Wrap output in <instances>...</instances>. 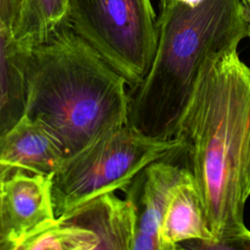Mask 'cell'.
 I'll return each instance as SVG.
<instances>
[{"instance_id":"52a82bcc","label":"cell","mask_w":250,"mask_h":250,"mask_svg":"<svg viewBox=\"0 0 250 250\" xmlns=\"http://www.w3.org/2000/svg\"><path fill=\"white\" fill-rule=\"evenodd\" d=\"M192 179L187 166L161 159L147 165L124 191L134 203L137 231L132 250H163L159 228L166 207L183 183Z\"/></svg>"},{"instance_id":"ba28073f","label":"cell","mask_w":250,"mask_h":250,"mask_svg":"<svg viewBox=\"0 0 250 250\" xmlns=\"http://www.w3.org/2000/svg\"><path fill=\"white\" fill-rule=\"evenodd\" d=\"M65 157L62 146L50 129L26 114L0 134V168L51 175Z\"/></svg>"},{"instance_id":"8992f818","label":"cell","mask_w":250,"mask_h":250,"mask_svg":"<svg viewBox=\"0 0 250 250\" xmlns=\"http://www.w3.org/2000/svg\"><path fill=\"white\" fill-rule=\"evenodd\" d=\"M53 174L13 170L0 184L2 250H17L20 242L57 216L52 193Z\"/></svg>"},{"instance_id":"9a60e30c","label":"cell","mask_w":250,"mask_h":250,"mask_svg":"<svg viewBox=\"0 0 250 250\" xmlns=\"http://www.w3.org/2000/svg\"><path fill=\"white\" fill-rule=\"evenodd\" d=\"M12 171H13V170H10V169L0 168V184L2 183V181H3Z\"/></svg>"},{"instance_id":"2e32d148","label":"cell","mask_w":250,"mask_h":250,"mask_svg":"<svg viewBox=\"0 0 250 250\" xmlns=\"http://www.w3.org/2000/svg\"><path fill=\"white\" fill-rule=\"evenodd\" d=\"M0 250H2V237H1V230H0Z\"/></svg>"},{"instance_id":"277c9868","label":"cell","mask_w":250,"mask_h":250,"mask_svg":"<svg viewBox=\"0 0 250 250\" xmlns=\"http://www.w3.org/2000/svg\"><path fill=\"white\" fill-rule=\"evenodd\" d=\"M178 138L145 135L129 125L103 135L80 151L67 156L53 174L56 216H62L106 192L125 191L150 163L180 153Z\"/></svg>"},{"instance_id":"3957f363","label":"cell","mask_w":250,"mask_h":250,"mask_svg":"<svg viewBox=\"0 0 250 250\" xmlns=\"http://www.w3.org/2000/svg\"><path fill=\"white\" fill-rule=\"evenodd\" d=\"M247 37L241 0H169L160 5L149 70L129 90L128 124L157 139L175 138L209 60Z\"/></svg>"},{"instance_id":"7a4b0ae2","label":"cell","mask_w":250,"mask_h":250,"mask_svg":"<svg viewBox=\"0 0 250 250\" xmlns=\"http://www.w3.org/2000/svg\"><path fill=\"white\" fill-rule=\"evenodd\" d=\"M25 111L57 137L65 156L128 124L129 86L65 21L25 58Z\"/></svg>"},{"instance_id":"8fae6325","label":"cell","mask_w":250,"mask_h":250,"mask_svg":"<svg viewBox=\"0 0 250 250\" xmlns=\"http://www.w3.org/2000/svg\"><path fill=\"white\" fill-rule=\"evenodd\" d=\"M68 0H22L12 30L17 45L30 51L45 42L66 21Z\"/></svg>"},{"instance_id":"4fadbf2b","label":"cell","mask_w":250,"mask_h":250,"mask_svg":"<svg viewBox=\"0 0 250 250\" xmlns=\"http://www.w3.org/2000/svg\"><path fill=\"white\" fill-rule=\"evenodd\" d=\"M22 0H0V21L11 32L19 18Z\"/></svg>"},{"instance_id":"7c38bea8","label":"cell","mask_w":250,"mask_h":250,"mask_svg":"<svg viewBox=\"0 0 250 250\" xmlns=\"http://www.w3.org/2000/svg\"><path fill=\"white\" fill-rule=\"evenodd\" d=\"M98 246L93 231L57 217L27 234L17 250H98Z\"/></svg>"},{"instance_id":"e0dca14e","label":"cell","mask_w":250,"mask_h":250,"mask_svg":"<svg viewBox=\"0 0 250 250\" xmlns=\"http://www.w3.org/2000/svg\"><path fill=\"white\" fill-rule=\"evenodd\" d=\"M169 0H160V5L161 4H164V3H166V2H168Z\"/></svg>"},{"instance_id":"30bf717a","label":"cell","mask_w":250,"mask_h":250,"mask_svg":"<svg viewBox=\"0 0 250 250\" xmlns=\"http://www.w3.org/2000/svg\"><path fill=\"white\" fill-rule=\"evenodd\" d=\"M159 238L163 250L201 248L214 240L206 211L193 178L174 191L164 212Z\"/></svg>"},{"instance_id":"5bb4252c","label":"cell","mask_w":250,"mask_h":250,"mask_svg":"<svg viewBox=\"0 0 250 250\" xmlns=\"http://www.w3.org/2000/svg\"><path fill=\"white\" fill-rule=\"evenodd\" d=\"M247 21V37L250 38V0H241Z\"/></svg>"},{"instance_id":"5b68a950","label":"cell","mask_w":250,"mask_h":250,"mask_svg":"<svg viewBox=\"0 0 250 250\" xmlns=\"http://www.w3.org/2000/svg\"><path fill=\"white\" fill-rule=\"evenodd\" d=\"M66 22L126 80L145 78L157 45L150 0H68Z\"/></svg>"},{"instance_id":"9c48e42d","label":"cell","mask_w":250,"mask_h":250,"mask_svg":"<svg viewBox=\"0 0 250 250\" xmlns=\"http://www.w3.org/2000/svg\"><path fill=\"white\" fill-rule=\"evenodd\" d=\"M60 218L93 231L99 238V250H132L137 213L128 196L121 198L113 191L106 192Z\"/></svg>"},{"instance_id":"6da1fadb","label":"cell","mask_w":250,"mask_h":250,"mask_svg":"<svg viewBox=\"0 0 250 250\" xmlns=\"http://www.w3.org/2000/svg\"><path fill=\"white\" fill-rule=\"evenodd\" d=\"M175 137L214 235L201 248H250V67L237 49L205 64Z\"/></svg>"}]
</instances>
